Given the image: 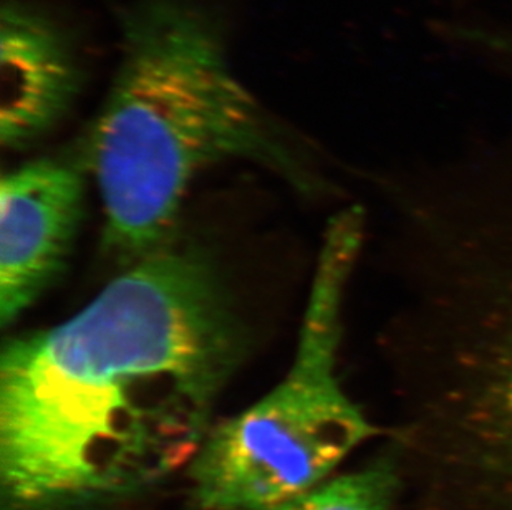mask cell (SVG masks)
<instances>
[{
    "mask_svg": "<svg viewBox=\"0 0 512 510\" xmlns=\"http://www.w3.org/2000/svg\"><path fill=\"white\" fill-rule=\"evenodd\" d=\"M395 203L405 476L420 510H512V148L415 166Z\"/></svg>",
    "mask_w": 512,
    "mask_h": 510,
    "instance_id": "2",
    "label": "cell"
},
{
    "mask_svg": "<svg viewBox=\"0 0 512 510\" xmlns=\"http://www.w3.org/2000/svg\"><path fill=\"white\" fill-rule=\"evenodd\" d=\"M82 163L42 158L0 183V323L9 327L67 267L85 207Z\"/></svg>",
    "mask_w": 512,
    "mask_h": 510,
    "instance_id": "5",
    "label": "cell"
},
{
    "mask_svg": "<svg viewBox=\"0 0 512 510\" xmlns=\"http://www.w3.org/2000/svg\"><path fill=\"white\" fill-rule=\"evenodd\" d=\"M246 353L208 257L128 265L0 355V510H105L188 467Z\"/></svg>",
    "mask_w": 512,
    "mask_h": 510,
    "instance_id": "1",
    "label": "cell"
},
{
    "mask_svg": "<svg viewBox=\"0 0 512 510\" xmlns=\"http://www.w3.org/2000/svg\"><path fill=\"white\" fill-rule=\"evenodd\" d=\"M405 471L390 448L367 466L332 476L282 510H400Z\"/></svg>",
    "mask_w": 512,
    "mask_h": 510,
    "instance_id": "7",
    "label": "cell"
},
{
    "mask_svg": "<svg viewBox=\"0 0 512 510\" xmlns=\"http://www.w3.org/2000/svg\"><path fill=\"white\" fill-rule=\"evenodd\" d=\"M120 62L80 143L102 201L103 246L121 267L173 242L204 169L251 159L292 174L266 111L237 77L223 25L199 0H133Z\"/></svg>",
    "mask_w": 512,
    "mask_h": 510,
    "instance_id": "3",
    "label": "cell"
},
{
    "mask_svg": "<svg viewBox=\"0 0 512 510\" xmlns=\"http://www.w3.org/2000/svg\"><path fill=\"white\" fill-rule=\"evenodd\" d=\"M363 242L362 207L332 216L289 371L254 405L214 423L188 466L199 509L282 510L378 433L339 375L343 308Z\"/></svg>",
    "mask_w": 512,
    "mask_h": 510,
    "instance_id": "4",
    "label": "cell"
},
{
    "mask_svg": "<svg viewBox=\"0 0 512 510\" xmlns=\"http://www.w3.org/2000/svg\"><path fill=\"white\" fill-rule=\"evenodd\" d=\"M82 68L67 29L27 0L0 17V143L22 150L47 135L77 100Z\"/></svg>",
    "mask_w": 512,
    "mask_h": 510,
    "instance_id": "6",
    "label": "cell"
}]
</instances>
